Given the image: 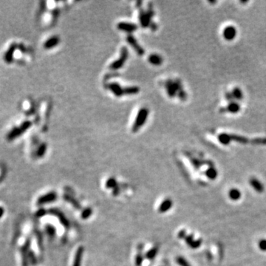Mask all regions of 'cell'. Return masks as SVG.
I'll list each match as a JSON object with an SVG mask.
<instances>
[{"label": "cell", "mask_w": 266, "mask_h": 266, "mask_svg": "<svg viewBox=\"0 0 266 266\" xmlns=\"http://www.w3.org/2000/svg\"><path fill=\"white\" fill-rule=\"evenodd\" d=\"M229 136H230V138H231V141H235L238 142V143H243V144L250 143L249 142L250 141L248 139V138L242 137V136L234 135H229Z\"/></svg>", "instance_id": "20"}, {"label": "cell", "mask_w": 266, "mask_h": 266, "mask_svg": "<svg viewBox=\"0 0 266 266\" xmlns=\"http://www.w3.org/2000/svg\"><path fill=\"white\" fill-rule=\"evenodd\" d=\"M92 214V210L90 209H87L86 210L84 211V212H83L82 215H81V217L82 218H84V219H87V218H88L90 217V215Z\"/></svg>", "instance_id": "31"}, {"label": "cell", "mask_w": 266, "mask_h": 266, "mask_svg": "<svg viewBox=\"0 0 266 266\" xmlns=\"http://www.w3.org/2000/svg\"><path fill=\"white\" fill-rule=\"evenodd\" d=\"M202 244V239H198V240H194L189 245V246L193 249H196V248H199Z\"/></svg>", "instance_id": "27"}, {"label": "cell", "mask_w": 266, "mask_h": 266, "mask_svg": "<svg viewBox=\"0 0 266 266\" xmlns=\"http://www.w3.org/2000/svg\"><path fill=\"white\" fill-rule=\"evenodd\" d=\"M172 201L170 199H166L160 205L159 212L161 213L167 212L172 208Z\"/></svg>", "instance_id": "13"}, {"label": "cell", "mask_w": 266, "mask_h": 266, "mask_svg": "<svg viewBox=\"0 0 266 266\" xmlns=\"http://www.w3.org/2000/svg\"><path fill=\"white\" fill-rule=\"evenodd\" d=\"M191 162H192V164L194 166L196 167L197 168H199L200 166V165H202V162L201 161H198V160L197 159H192V161H191Z\"/></svg>", "instance_id": "35"}, {"label": "cell", "mask_w": 266, "mask_h": 266, "mask_svg": "<svg viewBox=\"0 0 266 266\" xmlns=\"http://www.w3.org/2000/svg\"><path fill=\"white\" fill-rule=\"evenodd\" d=\"M83 253H84V248L79 247V249L76 251V253L74 259L73 266H81V258H82Z\"/></svg>", "instance_id": "14"}, {"label": "cell", "mask_w": 266, "mask_h": 266, "mask_svg": "<svg viewBox=\"0 0 266 266\" xmlns=\"http://www.w3.org/2000/svg\"><path fill=\"white\" fill-rule=\"evenodd\" d=\"M166 87L168 96L171 98H174L176 95L177 93H179L183 90L182 84L180 80H176L175 81L168 80L166 83Z\"/></svg>", "instance_id": "2"}, {"label": "cell", "mask_w": 266, "mask_h": 266, "mask_svg": "<svg viewBox=\"0 0 266 266\" xmlns=\"http://www.w3.org/2000/svg\"><path fill=\"white\" fill-rule=\"evenodd\" d=\"M28 262H29V264H31L32 265H34L36 264L37 259L33 251H30L29 255H28Z\"/></svg>", "instance_id": "24"}, {"label": "cell", "mask_w": 266, "mask_h": 266, "mask_svg": "<svg viewBox=\"0 0 266 266\" xmlns=\"http://www.w3.org/2000/svg\"><path fill=\"white\" fill-rule=\"evenodd\" d=\"M157 249L156 248H152V249H151L150 251H149L148 252L146 253V258L150 259V260H152V259H153L154 257L156 256V254H157Z\"/></svg>", "instance_id": "25"}, {"label": "cell", "mask_w": 266, "mask_h": 266, "mask_svg": "<svg viewBox=\"0 0 266 266\" xmlns=\"http://www.w3.org/2000/svg\"><path fill=\"white\" fill-rule=\"evenodd\" d=\"M250 184L252 186L255 191L259 193L263 192L264 191V186L262 184V183L260 180H257L255 177H252L250 179Z\"/></svg>", "instance_id": "10"}, {"label": "cell", "mask_w": 266, "mask_h": 266, "mask_svg": "<svg viewBox=\"0 0 266 266\" xmlns=\"http://www.w3.org/2000/svg\"><path fill=\"white\" fill-rule=\"evenodd\" d=\"M186 237V232L185 230H181L180 232L178 233V237L180 239H185V237Z\"/></svg>", "instance_id": "36"}, {"label": "cell", "mask_w": 266, "mask_h": 266, "mask_svg": "<svg viewBox=\"0 0 266 266\" xmlns=\"http://www.w3.org/2000/svg\"><path fill=\"white\" fill-rule=\"evenodd\" d=\"M220 110L221 113L229 112L230 113L235 114V113H237L239 110H240V105L239 104V103L232 102L227 106L226 108H221Z\"/></svg>", "instance_id": "8"}, {"label": "cell", "mask_w": 266, "mask_h": 266, "mask_svg": "<svg viewBox=\"0 0 266 266\" xmlns=\"http://www.w3.org/2000/svg\"><path fill=\"white\" fill-rule=\"evenodd\" d=\"M45 214H46V211L44 210V209H41L38 211V212L35 213V215H36V217H43Z\"/></svg>", "instance_id": "34"}, {"label": "cell", "mask_w": 266, "mask_h": 266, "mask_svg": "<svg viewBox=\"0 0 266 266\" xmlns=\"http://www.w3.org/2000/svg\"><path fill=\"white\" fill-rule=\"evenodd\" d=\"M45 230L47 235L50 236V237H53V236L55 235V232H56V229H55L54 227H53L52 226H50V225H47V226L45 227Z\"/></svg>", "instance_id": "26"}, {"label": "cell", "mask_w": 266, "mask_h": 266, "mask_svg": "<svg viewBox=\"0 0 266 266\" xmlns=\"http://www.w3.org/2000/svg\"><path fill=\"white\" fill-rule=\"evenodd\" d=\"M142 262H143V257H141V254H139L138 257H136L135 265L137 266H140L141 265Z\"/></svg>", "instance_id": "33"}, {"label": "cell", "mask_w": 266, "mask_h": 266, "mask_svg": "<svg viewBox=\"0 0 266 266\" xmlns=\"http://www.w3.org/2000/svg\"><path fill=\"white\" fill-rule=\"evenodd\" d=\"M59 42V39L57 36H53L51 38H50L48 40H47L45 42V43L44 44V47L45 49H51L53 47H54L55 46H56Z\"/></svg>", "instance_id": "12"}, {"label": "cell", "mask_w": 266, "mask_h": 266, "mask_svg": "<svg viewBox=\"0 0 266 266\" xmlns=\"http://www.w3.org/2000/svg\"><path fill=\"white\" fill-rule=\"evenodd\" d=\"M205 175L210 180H215L217 177V172L214 167H210L205 171Z\"/></svg>", "instance_id": "21"}, {"label": "cell", "mask_w": 266, "mask_h": 266, "mask_svg": "<svg viewBox=\"0 0 266 266\" xmlns=\"http://www.w3.org/2000/svg\"><path fill=\"white\" fill-rule=\"evenodd\" d=\"M231 95L234 99H236L237 101L242 100L243 98V93H242V90L239 87L234 88V90L231 92Z\"/></svg>", "instance_id": "18"}, {"label": "cell", "mask_w": 266, "mask_h": 266, "mask_svg": "<svg viewBox=\"0 0 266 266\" xmlns=\"http://www.w3.org/2000/svg\"><path fill=\"white\" fill-rule=\"evenodd\" d=\"M106 186H107L108 188L115 187V186H116V181H115L114 178H109V180H107V182H106Z\"/></svg>", "instance_id": "30"}, {"label": "cell", "mask_w": 266, "mask_h": 266, "mask_svg": "<svg viewBox=\"0 0 266 266\" xmlns=\"http://www.w3.org/2000/svg\"><path fill=\"white\" fill-rule=\"evenodd\" d=\"M31 122L27 120V121L22 124V125H21L20 127H15V128L11 129V131H10V132L8 134L7 138H8L9 141L14 140L17 137H19L23 132H25L27 129L29 128V127H31Z\"/></svg>", "instance_id": "4"}, {"label": "cell", "mask_w": 266, "mask_h": 266, "mask_svg": "<svg viewBox=\"0 0 266 266\" xmlns=\"http://www.w3.org/2000/svg\"><path fill=\"white\" fill-rule=\"evenodd\" d=\"M223 35L225 39L228 41L233 40L236 37V35H237V30L234 26H227L223 30Z\"/></svg>", "instance_id": "7"}, {"label": "cell", "mask_w": 266, "mask_h": 266, "mask_svg": "<svg viewBox=\"0 0 266 266\" xmlns=\"http://www.w3.org/2000/svg\"><path fill=\"white\" fill-rule=\"evenodd\" d=\"M149 61L152 65H161L163 63V58L160 55L157 54H152L149 57Z\"/></svg>", "instance_id": "15"}, {"label": "cell", "mask_w": 266, "mask_h": 266, "mask_svg": "<svg viewBox=\"0 0 266 266\" xmlns=\"http://www.w3.org/2000/svg\"><path fill=\"white\" fill-rule=\"evenodd\" d=\"M50 213H51V214H55V215H56V216H57V217H58V218H59V220H60V221H61V223H62V224L64 225V226H66V227H68V226H69L68 221L67 220L66 217H65V216H64L61 212H58V211L56 210V209H51Z\"/></svg>", "instance_id": "17"}, {"label": "cell", "mask_w": 266, "mask_h": 266, "mask_svg": "<svg viewBox=\"0 0 266 266\" xmlns=\"http://www.w3.org/2000/svg\"><path fill=\"white\" fill-rule=\"evenodd\" d=\"M259 248L262 251H266V239H262L258 243Z\"/></svg>", "instance_id": "28"}, {"label": "cell", "mask_w": 266, "mask_h": 266, "mask_svg": "<svg viewBox=\"0 0 266 266\" xmlns=\"http://www.w3.org/2000/svg\"><path fill=\"white\" fill-rule=\"evenodd\" d=\"M218 140L222 144L224 145H228V143L231 142V138L228 134H226V133H222V134L218 135Z\"/></svg>", "instance_id": "22"}, {"label": "cell", "mask_w": 266, "mask_h": 266, "mask_svg": "<svg viewBox=\"0 0 266 266\" xmlns=\"http://www.w3.org/2000/svg\"><path fill=\"white\" fill-rule=\"evenodd\" d=\"M127 56H128L127 50L126 48H123L119 59L116 60V61H115L113 63H112L110 65V68L112 70H118V69H120V67L123 66V65L125 63V61H127Z\"/></svg>", "instance_id": "6"}, {"label": "cell", "mask_w": 266, "mask_h": 266, "mask_svg": "<svg viewBox=\"0 0 266 266\" xmlns=\"http://www.w3.org/2000/svg\"><path fill=\"white\" fill-rule=\"evenodd\" d=\"M185 240H186V243H187L189 246V245H190L191 243V242H192L194 240V236H193V235H186V237H185Z\"/></svg>", "instance_id": "32"}, {"label": "cell", "mask_w": 266, "mask_h": 266, "mask_svg": "<svg viewBox=\"0 0 266 266\" xmlns=\"http://www.w3.org/2000/svg\"><path fill=\"white\" fill-rule=\"evenodd\" d=\"M177 262L180 266H190V265L188 263V262L186 261L185 259L183 258V257H178L177 259Z\"/></svg>", "instance_id": "29"}, {"label": "cell", "mask_w": 266, "mask_h": 266, "mask_svg": "<svg viewBox=\"0 0 266 266\" xmlns=\"http://www.w3.org/2000/svg\"><path fill=\"white\" fill-rule=\"evenodd\" d=\"M56 198H57V194H56V193L52 191V192H49L47 193V194H44L42 195V196L39 197V198H38V200H37L36 203L38 205H44V204L54 202L55 200H56Z\"/></svg>", "instance_id": "5"}, {"label": "cell", "mask_w": 266, "mask_h": 266, "mask_svg": "<svg viewBox=\"0 0 266 266\" xmlns=\"http://www.w3.org/2000/svg\"><path fill=\"white\" fill-rule=\"evenodd\" d=\"M149 115V109H147V108H142L138 111V113L136 117V119L135 120V123L133 124L132 127V131L133 132H137L138 129L141 128V127H143V124H145L146 120V118Z\"/></svg>", "instance_id": "1"}, {"label": "cell", "mask_w": 266, "mask_h": 266, "mask_svg": "<svg viewBox=\"0 0 266 266\" xmlns=\"http://www.w3.org/2000/svg\"><path fill=\"white\" fill-rule=\"evenodd\" d=\"M31 237H28L24 241V244L20 248L21 258H22V266H29V262H28V255L31 251Z\"/></svg>", "instance_id": "3"}, {"label": "cell", "mask_w": 266, "mask_h": 266, "mask_svg": "<svg viewBox=\"0 0 266 266\" xmlns=\"http://www.w3.org/2000/svg\"><path fill=\"white\" fill-rule=\"evenodd\" d=\"M5 214V209L2 206H0V219L4 216Z\"/></svg>", "instance_id": "38"}, {"label": "cell", "mask_w": 266, "mask_h": 266, "mask_svg": "<svg viewBox=\"0 0 266 266\" xmlns=\"http://www.w3.org/2000/svg\"><path fill=\"white\" fill-rule=\"evenodd\" d=\"M16 49H17V45L15 44H13L9 47L8 51L5 53L4 59L7 63H10V62L13 61V56L14 54V51H15Z\"/></svg>", "instance_id": "11"}, {"label": "cell", "mask_w": 266, "mask_h": 266, "mask_svg": "<svg viewBox=\"0 0 266 266\" xmlns=\"http://www.w3.org/2000/svg\"><path fill=\"white\" fill-rule=\"evenodd\" d=\"M118 28L120 31H125L127 33H132L137 29V26L132 23L129 22H120L118 24Z\"/></svg>", "instance_id": "9"}, {"label": "cell", "mask_w": 266, "mask_h": 266, "mask_svg": "<svg viewBox=\"0 0 266 266\" xmlns=\"http://www.w3.org/2000/svg\"><path fill=\"white\" fill-rule=\"evenodd\" d=\"M228 197L232 200H238L241 198V192L237 189H231L228 191Z\"/></svg>", "instance_id": "19"}, {"label": "cell", "mask_w": 266, "mask_h": 266, "mask_svg": "<svg viewBox=\"0 0 266 266\" xmlns=\"http://www.w3.org/2000/svg\"><path fill=\"white\" fill-rule=\"evenodd\" d=\"M127 41H128L129 44H131V45L132 46L133 48H134L136 51H137V52L138 53V54H140V55L143 54V50L142 49L139 45H138V44L137 43V42H136V41L135 40V39L133 38L132 36L129 35V36L128 37V39H127Z\"/></svg>", "instance_id": "16"}, {"label": "cell", "mask_w": 266, "mask_h": 266, "mask_svg": "<svg viewBox=\"0 0 266 266\" xmlns=\"http://www.w3.org/2000/svg\"><path fill=\"white\" fill-rule=\"evenodd\" d=\"M46 150H47V146L45 143H42L41 146L39 147L36 152V156L38 157H42L45 154Z\"/></svg>", "instance_id": "23"}, {"label": "cell", "mask_w": 266, "mask_h": 266, "mask_svg": "<svg viewBox=\"0 0 266 266\" xmlns=\"http://www.w3.org/2000/svg\"><path fill=\"white\" fill-rule=\"evenodd\" d=\"M226 98L227 99V100L229 101V102H234V101H233L234 100V98H233V96H232L231 93H229V92H228V93H226Z\"/></svg>", "instance_id": "37"}]
</instances>
